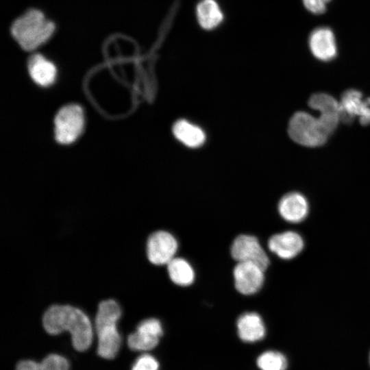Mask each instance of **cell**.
<instances>
[{
    "mask_svg": "<svg viewBox=\"0 0 370 370\" xmlns=\"http://www.w3.org/2000/svg\"><path fill=\"white\" fill-rule=\"evenodd\" d=\"M175 137L189 147H197L205 141L204 131L197 125L186 120L177 121L173 127Z\"/></svg>",
    "mask_w": 370,
    "mask_h": 370,
    "instance_id": "e0dca14e",
    "label": "cell"
},
{
    "mask_svg": "<svg viewBox=\"0 0 370 370\" xmlns=\"http://www.w3.org/2000/svg\"><path fill=\"white\" fill-rule=\"evenodd\" d=\"M177 247V241L171 233L164 230L156 231L147 238V256L153 264H167L175 258Z\"/></svg>",
    "mask_w": 370,
    "mask_h": 370,
    "instance_id": "52a82bcc",
    "label": "cell"
},
{
    "mask_svg": "<svg viewBox=\"0 0 370 370\" xmlns=\"http://www.w3.org/2000/svg\"><path fill=\"white\" fill-rule=\"evenodd\" d=\"M309 47L312 55L322 61H330L337 53L333 32L325 27H318L312 31L309 37Z\"/></svg>",
    "mask_w": 370,
    "mask_h": 370,
    "instance_id": "4fadbf2b",
    "label": "cell"
},
{
    "mask_svg": "<svg viewBox=\"0 0 370 370\" xmlns=\"http://www.w3.org/2000/svg\"><path fill=\"white\" fill-rule=\"evenodd\" d=\"M196 13L199 24L207 30L216 28L223 19V12L215 0H201L197 6Z\"/></svg>",
    "mask_w": 370,
    "mask_h": 370,
    "instance_id": "2e32d148",
    "label": "cell"
},
{
    "mask_svg": "<svg viewBox=\"0 0 370 370\" xmlns=\"http://www.w3.org/2000/svg\"><path fill=\"white\" fill-rule=\"evenodd\" d=\"M239 338L247 343H254L264 338L266 328L261 317L256 312L242 314L236 322Z\"/></svg>",
    "mask_w": 370,
    "mask_h": 370,
    "instance_id": "5bb4252c",
    "label": "cell"
},
{
    "mask_svg": "<svg viewBox=\"0 0 370 370\" xmlns=\"http://www.w3.org/2000/svg\"><path fill=\"white\" fill-rule=\"evenodd\" d=\"M16 370H69V361L58 354H49L40 362L34 360H22L16 366Z\"/></svg>",
    "mask_w": 370,
    "mask_h": 370,
    "instance_id": "d6986e66",
    "label": "cell"
},
{
    "mask_svg": "<svg viewBox=\"0 0 370 370\" xmlns=\"http://www.w3.org/2000/svg\"><path fill=\"white\" fill-rule=\"evenodd\" d=\"M162 334V324L158 319H146L128 336L127 345L134 351H148L157 346Z\"/></svg>",
    "mask_w": 370,
    "mask_h": 370,
    "instance_id": "9c48e42d",
    "label": "cell"
},
{
    "mask_svg": "<svg viewBox=\"0 0 370 370\" xmlns=\"http://www.w3.org/2000/svg\"><path fill=\"white\" fill-rule=\"evenodd\" d=\"M369 359H370V357H369Z\"/></svg>",
    "mask_w": 370,
    "mask_h": 370,
    "instance_id": "cb8c5ba5",
    "label": "cell"
},
{
    "mask_svg": "<svg viewBox=\"0 0 370 370\" xmlns=\"http://www.w3.org/2000/svg\"><path fill=\"white\" fill-rule=\"evenodd\" d=\"M122 314L121 306L113 299L99 303L95 318V329L98 338L97 354L105 359L115 358L121 344L117 323Z\"/></svg>",
    "mask_w": 370,
    "mask_h": 370,
    "instance_id": "7a4b0ae2",
    "label": "cell"
},
{
    "mask_svg": "<svg viewBox=\"0 0 370 370\" xmlns=\"http://www.w3.org/2000/svg\"><path fill=\"white\" fill-rule=\"evenodd\" d=\"M329 1L330 0H303L306 8L315 14L323 13Z\"/></svg>",
    "mask_w": 370,
    "mask_h": 370,
    "instance_id": "603a6c76",
    "label": "cell"
},
{
    "mask_svg": "<svg viewBox=\"0 0 370 370\" xmlns=\"http://www.w3.org/2000/svg\"><path fill=\"white\" fill-rule=\"evenodd\" d=\"M158 360L149 354H143L134 363L132 370H158Z\"/></svg>",
    "mask_w": 370,
    "mask_h": 370,
    "instance_id": "7402d4cb",
    "label": "cell"
},
{
    "mask_svg": "<svg viewBox=\"0 0 370 370\" xmlns=\"http://www.w3.org/2000/svg\"><path fill=\"white\" fill-rule=\"evenodd\" d=\"M362 93L355 89L346 90L341 97V121L350 123L358 116L361 125L370 124V97L362 100Z\"/></svg>",
    "mask_w": 370,
    "mask_h": 370,
    "instance_id": "ba28073f",
    "label": "cell"
},
{
    "mask_svg": "<svg viewBox=\"0 0 370 370\" xmlns=\"http://www.w3.org/2000/svg\"><path fill=\"white\" fill-rule=\"evenodd\" d=\"M288 132L293 141L309 147L323 145L329 136L318 119L303 111L297 112L292 116Z\"/></svg>",
    "mask_w": 370,
    "mask_h": 370,
    "instance_id": "277c9868",
    "label": "cell"
},
{
    "mask_svg": "<svg viewBox=\"0 0 370 370\" xmlns=\"http://www.w3.org/2000/svg\"><path fill=\"white\" fill-rule=\"evenodd\" d=\"M308 106L313 110H319L320 115H339V103L326 93H316L311 96Z\"/></svg>",
    "mask_w": 370,
    "mask_h": 370,
    "instance_id": "ffe728a7",
    "label": "cell"
},
{
    "mask_svg": "<svg viewBox=\"0 0 370 370\" xmlns=\"http://www.w3.org/2000/svg\"><path fill=\"white\" fill-rule=\"evenodd\" d=\"M269 250L284 260H291L304 247L303 237L297 232L286 231L271 236L268 241Z\"/></svg>",
    "mask_w": 370,
    "mask_h": 370,
    "instance_id": "8fae6325",
    "label": "cell"
},
{
    "mask_svg": "<svg viewBox=\"0 0 370 370\" xmlns=\"http://www.w3.org/2000/svg\"><path fill=\"white\" fill-rule=\"evenodd\" d=\"M42 326L49 334L64 331L71 334L73 347L79 352L88 349L93 338V327L88 316L70 304H53L44 312Z\"/></svg>",
    "mask_w": 370,
    "mask_h": 370,
    "instance_id": "6da1fadb",
    "label": "cell"
},
{
    "mask_svg": "<svg viewBox=\"0 0 370 370\" xmlns=\"http://www.w3.org/2000/svg\"><path fill=\"white\" fill-rule=\"evenodd\" d=\"M166 265L169 276L174 284L186 286L193 282L194 270L185 259L175 257Z\"/></svg>",
    "mask_w": 370,
    "mask_h": 370,
    "instance_id": "ac0fdd59",
    "label": "cell"
},
{
    "mask_svg": "<svg viewBox=\"0 0 370 370\" xmlns=\"http://www.w3.org/2000/svg\"><path fill=\"white\" fill-rule=\"evenodd\" d=\"M257 365L261 370H285L287 360L280 352L267 351L258 356Z\"/></svg>",
    "mask_w": 370,
    "mask_h": 370,
    "instance_id": "44dd1931",
    "label": "cell"
},
{
    "mask_svg": "<svg viewBox=\"0 0 370 370\" xmlns=\"http://www.w3.org/2000/svg\"><path fill=\"white\" fill-rule=\"evenodd\" d=\"M264 270L252 262H238L233 270L236 289L245 295L257 293L262 286Z\"/></svg>",
    "mask_w": 370,
    "mask_h": 370,
    "instance_id": "30bf717a",
    "label": "cell"
},
{
    "mask_svg": "<svg viewBox=\"0 0 370 370\" xmlns=\"http://www.w3.org/2000/svg\"><path fill=\"white\" fill-rule=\"evenodd\" d=\"M278 212L285 221L297 223L303 221L309 212V204L304 195L292 192L283 196L278 204Z\"/></svg>",
    "mask_w": 370,
    "mask_h": 370,
    "instance_id": "7c38bea8",
    "label": "cell"
},
{
    "mask_svg": "<svg viewBox=\"0 0 370 370\" xmlns=\"http://www.w3.org/2000/svg\"><path fill=\"white\" fill-rule=\"evenodd\" d=\"M54 123L57 141L62 144L72 143L81 134L84 127L82 108L75 104L62 108L57 113Z\"/></svg>",
    "mask_w": 370,
    "mask_h": 370,
    "instance_id": "5b68a950",
    "label": "cell"
},
{
    "mask_svg": "<svg viewBox=\"0 0 370 370\" xmlns=\"http://www.w3.org/2000/svg\"><path fill=\"white\" fill-rule=\"evenodd\" d=\"M28 71L34 82L41 86L52 84L57 73L56 66L40 54H35L29 58Z\"/></svg>",
    "mask_w": 370,
    "mask_h": 370,
    "instance_id": "9a60e30c",
    "label": "cell"
},
{
    "mask_svg": "<svg viewBox=\"0 0 370 370\" xmlns=\"http://www.w3.org/2000/svg\"><path fill=\"white\" fill-rule=\"evenodd\" d=\"M55 30L54 23L38 10H30L18 17L11 27L12 34L25 50L30 51L44 44Z\"/></svg>",
    "mask_w": 370,
    "mask_h": 370,
    "instance_id": "3957f363",
    "label": "cell"
},
{
    "mask_svg": "<svg viewBox=\"0 0 370 370\" xmlns=\"http://www.w3.org/2000/svg\"><path fill=\"white\" fill-rule=\"evenodd\" d=\"M231 255L238 262H252L264 271L269 259L256 237L252 235H238L231 245Z\"/></svg>",
    "mask_w": 370,
    "mask_h": 370,
    "instance_id": "8992f818",
    "label": "cell"
}]
</instances>
